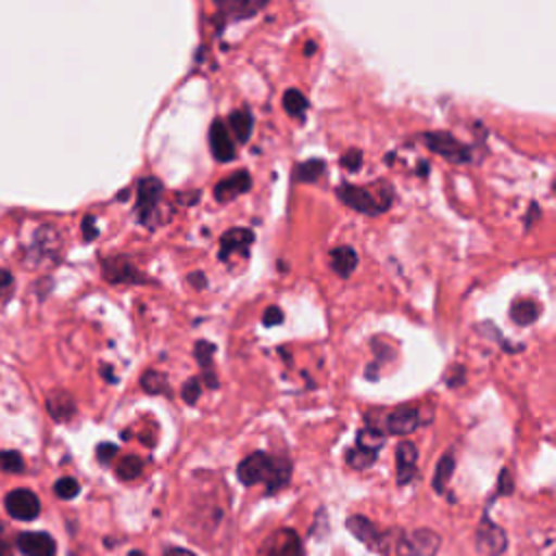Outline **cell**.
I'll use <instances>...</instances> for the list:
<instances>
[{
    "label": "cell",
    "instance_id": "cell-1",
    "mask_svg": "<svg viewBox=\"0 0 556 556\" xmlns=\"http://www.w3.org/2000/svg\"><path fill=\"white\" fill-rule=\"evenodd\" d=\"M293 476V463L285 454H269V452H252L237 463V480L243 486L263 484L265 495H276L278 491L287 489Z\"/></svg>",
    "mask_w": 556,
    "mask_h": 556
},
{
    "label": "cell",
    "instance_id": "cell-2",
    "mask_svg": "<svg viewBox=\"0 0 556 556\" xmlns=\"http://www.w3.org/2000/svg\"><path fill=\"white\" fill-rule=\"evenodd\" d=\"M382 445H384V432L367 419L365 426L356 432L354 445L345 450V465L354 471L369 469L378 460Z\"/></svg>",
    "mask_w": 556,
    "mask_h": 556
},
{
    "label": "cell",
    "instance_id": "cell-3",
    "mask_svg": "<svg viewBox=\"0 0 556 556\" xmlns=\"http://www.w3.org/2000/svg\"><path fill=\"white\" fill-rule=\"evenodd\" d=\"M489 508H491V500L486 502L480 523L476 528V549L482 556H502L508 547V536H506V530L491 519Z\"/></svg>",
    "mask_w": 556,
    "mask_h": 556
},
{
    "label": "cell",
    "instance_id": "cell-4",
    "mask_svg": "<svg viewBox=\"0 0 556 556\" xmlns=\"http://www.w3.org/2000/svg\"><path fill=\"white\" fill-rule=\"evenodd\" d=\"M441 549V534L430 528L404 532L395 541V556H437Z\"/></svg>",
    "mask_w": 556,
    "mask_h": 556
},
{
    "label": "cell",
    "instance_id": "cell-5",
    "mask_svg": "<svg viewBox=\"0 0 556 556\" xmlns=\"http://www.w3.org/2000/svg\"><path fill=\"white\" fill-rule=\"evenodd\" d=\"M258 556H304V545L293 528H278L263 541Z\"/></svg>",
    "mask_w": 556,
    "mask_h": 556
},
{
    "label": "cell",
    "instance_id": "cell-6",
    "mask_svg": "<svg viewBox=\"0 0 556 556\" xmlns=\"http://www.w3.org/2000/svg\"><path fill=\"white\" fill-rule=\"evenodd\" d=\"M345 528H348L363 545H367L369 549L380 552V554H387V543H389L387 532H382V530L376 526V521H371L369 517H365V515H350V517L345 519Z\"/></svg>",
    "mask_w": 556,
    "mask_h": 556
},
{
    "label": "cell",
    "instance_id": "cell-7",
    "mask_svg": "<svg viewBox=\"0 0 556 556\" xmlns=\"http://www.w3.org/2000/svg\"><path fill=\"white\" fill-rule=\"evenodd\" d=\"M4 508L17 521H33L41 513V502L30 489H13L4 497Z\"/></svg>",
    "mask_w": 556,
    "mask_h": 556
},
{
    "label": "cell",
    "instance_id": "cell-8",
    "mask_svg": "<svg viewBox=\"0 0 556 556\" xmlns=\"http://www.w3.org/2000/svg\"><path fill=\"white\" fill-rule=\"evenodd\" d=\"M421 426V410L417 404H404L384 417V432L391 437H404Z\"/></svg>",
    "mask_w": 556,
    "mask_h": 556
},
{
    "label": "cell",
    "instance_id": "cell-9",
    "mask_svg": "<svg viewBox=\"0 0 556 556\" xmlns=\"http://www.w3.org/2000/svg\"><path fill=\"white\" fill-rule=\"evenodd\" d=\"M424 141L432 152H437L445 159H452V161H458V163H465L469 159V148L465 143H460L456 137H452L450 132L430 130V132L424 135Z\"/></svg>",
    "mask_w": 556,
    "mask_h": 556
},
{
    "label": "cell",
    "instance_id": "cell-10",
    "mask_svg": "<svg viewBox=\"0 0 556 556\" xmlns=\"http://www.w3.org/2000/svg\"><path fill=\"white\" fill-rule=\"evenodd\" d=\"M337 195L343 204H348L350 208L358 211V213H367V215H378L382 213L387 206L382 202H378L369 191L361 189V187H354V185H341L337 189Z\"/></svg>",
    "mask_w": 556,
    "mask_h": 556
},
{
    "label": "cell",
    "instance_id": "cell-11",
    "mask_svg": "<svg viewBox=\"0 0 556 556\" xmlns=\"http://www.w3.org/2000/svg\"><path fill=\"white\" fill-rule=\"evenodd\" d=\"M417 445L413 441H400L395 447V482L406 486L417 478Z\"/></svg>",
    "mask_w": 556,
    "mask_h": 556
},
{
    "label": "cell",
    "instance_id": "cell-12",
    "mask_svg": "<svg viewBox=\"0 0 556 556\" xmlns=\"http://www.w3.org/2000/svg\"><path fill=\"white\" fill-rule=\"evenodd\" d=\"M163 185L159 178H143L137 182V213L141 222H148L152 217L156 204L161 202Z\"/></svg>",
    "mask_w": 556,
    "mask_h": 556
},
{
    "label": "cell",
    "instance_id": "cell-13",
    "mask_svg": "<svg viewBox=\"0 0 556 556\" xmlns=\"http://www.w3.org/2000/svg\"><path fill=\"white\" fill-rule=\"evenodd\" d=\"M15 547L24 556H56V543L48 532H20Z\"/></svg>",
    "mask_w": 556,
    "mask_h": 556
},
{
    "label": "cell",
    "instance_id": "cell-14",
    "mask_svg": "<svg viewBox=\"0 0 556 556\" xmlns=\"http://www.w3.org/2000/svg\"><path fill=\"white\" fill-rule=\"evenodd\" d=\"M208 143H211V152L217 161H232L235 159V143L230 137V130L226 128L224 122H213L211 130H208Z\"/></svg>",
    "mask_w": 556,
    "mask_h": 556
},
{
    "label": "cell",
    "instance_id": "cell-15",
    "mask_svg": "<svg viewBox=\"0 0 556 556\" xmlns=\"http://www.w3.org/2000/svg\"><path fill=\"white\" fill-rule=\"evenodd\" d=\"M250 174L245 169H239L226 178H222L215 189H213V195L217 202H228L241 193H245L250 189Z\"/></svg>",
    "mask_w": 556,
    "mask_h": 556
},
{
    "label": "cell",
    "instance_id": "cell-16",
    "mask_svg": "<svg viewBox=\"0 0 556 556\" xmlns=\"http://www.w3.org/2000/svg\"><path fill=\"white\" fill-rule=\"evenodd\" d=\"M102 274L106 276L109 282L132 285V282H141L143 280L139 269L135 265H130L126 258H109V261H104Z\"/></svg>",
    "mask_w": 556,
    "mask_h": 556
},
{
    "label": "cell",
    "instance_id": "cell-17",
    "mask_svg": "<svg viewBox=\"0 0 556 556\" xmlns=\"http://www.w3.org/2000/svg\"><path fill=\"white\" fill-rule=\"evenodd\" d=\"M46 408H48V415L54 419V421H70L74 415H76V402L74 397L63 391V389H56L52 393H48L46 397Z\"/></svg>",
    "mask_w": 556,
    "mask_h": 556
},
{
    "label": "cell",
    "instance_id": "cell-18",
    "mask_svg": "<svg viewBox=\"0 0 556 556\" xmlns=\"http://www.w3.org/2000/svg\"><path fill=\"white\" fill-rule=\"evenodd\" d=\"M56 250H59L56 232L46 226V228H39V230L35 232L33 245L28 248V258H35V261L54 258V256H56Z\"/></svg>",
    "mask_w": 556,
    "mask_h": 556
},
{
    "label": "cell",
    "instance_id": "cell-19",
    "mask_svg": "<svg viewBox=\"0 0 556 556\" xmlns=\"http://www.w3.org/2000/svg\"><path fill=\"white\" fill-rule=\"evenodd\" d=\"M213 354H215V345H213V343H208V341H204V339L195 341V345H193V356H195V361H198V365H200V369H202V380H204V384H206L208 389H217V387H219L217 374H215V369H213Z\"/></svg>",
    "mask_w": 556,
    "mask_h": 556
},
{
    "label": "cell",
    "instance_id": "cell-20",
    "mask_svg": "<svg viewBox=\"0 0 556 556\" xmlns=\"http://www.w3.org/2000/svg\"><path fill=\"white\" fill-rule=\"evenodd\" d=\"M254 235L248 228H232L219 239V258H228L232 252L245 250L252 243Z\"/></svg>",
    "mask_w": 556,
    "mask_h": 556
},
{
    "label": "cell",
    "instance_id": "cell-21",
    "mask_svg": "<svg viewBox=\"0 0 556 556\" xmlns=\"http://www.w3.org/2000/svg\"><path fill=\"white\" fill-rule=\"evenodd\" d=\"M454 467H456V454H454V450H445L441 454V458L437 460L434 476H432V489L437 493H445V489L454 476Z\"/></svg>",
    "mask_w": 556,
    "mask_h": 556
},
{
    "label": "cell",
    "instance_id": "cell-22",
    "mask_svg": "<svg viewBox=\"0 0 556 556\" xmlns=\"http://www.w3.org/2000/svg\"><path fill=\"white\" fill-rule=\"evenodd\" d=\"M267 0H217V7H219V13L230 20H239V17H248L252 13H256Z\"/></svg>",
    "mask_w": 556,
    "mask_h": 556
},
{
    "label": "cell",
    "instance_id": "cell-23",
    "mask_svg": "<svg viewBox=\"0 0 556 556\" xmlns=\"http://www.w3.org/2000/svg\"><path fill=\"white\" fill-rule=\"evenodd\" d=\"M330 263H332V269L339 276L348 278L354 271V267L358 263V256H356V252L350 245H339V248L330 250Z\"/></svg>",
    "mask_w": 556,
    "mask_h": 556
},
{
    "label": "cell",
    "instance_id": "cell-24",
    "mask_svg": "<svg viewBox=\"0 0 556 556\" xmlns=\"http://www.w3.org/2000/svg\"><path fill=\"white\" fill-rule=\"evenodd\" d=\"M252 126H254V119H252V115H250L248 109H237V111H232L230 117H228V130H230V132L237 137V141H241V143H245V141L250 139Z\"/></svg>",
    "mask_w": 556,
    "mask_h": 556
},
{
    "label": "cell",
    "instance_id": "cell-25",
    "mask_svg": "<svg viewBox=\"0 0 556 556\" xmlns=\"http://www.w3.org/2000/svg\"><path fill=\"white\" fill-rule=\"evenodd\" d=\"M139 384H141V389H143L146 393H150V395H167V397H172L167 376L161 374V371H156V369L143 371Z\"/></svg>",
    "mask_w": 556,
    "mask_h": 556
},
{
    "label": "cell",
    "instance_id": "cell-26",
    "mask_svg": "<svg viewBox=\"0 0 556 556\" xmlns=\"http://www.w3.org/2000/svg\"><path fill=\"white\" fill-rule=\"evenodd\" d=\"M539 317V304L534 300H515L510 306V319L517 326H530Z\"/></svg>",
    "mask_w": 556,
    "mask_h": 556
},
{
    "label": "cell",
    "instance_id": "cell-27",
    "mask_svg": "<svg viewBox=\"0 0 556 556\" xmlns=\"http://www.w3.org/2000/svg\"><path fill=\"white\" fill-rule=\"evenodd\" d=\"M141 471H143V460L137 454H126L115 465V476L124 482L137 480L141 476Z\"/></svg>",
    "mask_w": 556,
    "mask_h": 556
},
{
    "label": "cell",
    "instance_id": "cell-28",
    "mask_svg": "<svg viewBox=\"0 0 556 556\" xmlns=\"http://www.w3.org/2000/svg\"><path fill=\"white\" fill-rule=\"evenodd\" d=\"M324 169H326L324 161H319V159H311V161H304L302 165H298V169H295V178H298L300 182H315V180H319V178H321Z\"/></svg>",
    "mask_w": 556,
    "mask_h": 556
},
{
    "label": "cell",
    "instance_id": "cell-29",
    "mask_svg": "<svg viewBox=\"0 0 556 556\" xmlns=\"http://www.w3.org/2000/svg\"><path fill=\"white\" fill-rule=\"evenodd\" d=\"M282 106H285V111L289 115H293V117L298 115L300 117L304 113V109H306V98L298 89H287L285 96H282Z\"/></svg>",
    "mask_w": 556,
    "mask_h": 556
},
{
    "label": "cell",
    "instance_id": "cell-30",
    "mask_svg": "<svg viewBox=\"0 0 556 556\" xmlns=\"http://www.w3.org/2000/svg\"><path fill=\"white\" fill-rule=\"evenodd\" d=\"M24 458L17 450H0V469L7 473H22L24 471Z\"/></svg>",
    "mask_w": 556,
    "mask_h": 556
},
{
    "label": "cell",
    "instance_id": "cell-31",
    "mask_svg": "<svg viewBox=\"0 0 556 556\" xmlns=\"http://www.w3.org/2000/svg\"><path fill=\"white\" fill-rule=\"evenodd\" d=\"M54 493L61 500H74L80 493V482L72 476H63L54 482Z\"/></svg>",
    "mask_w": 556,
    "mask_h": 556
},
{
    "label": "cell",
    "instance_id": "cell-32",
    "mask_svg": "<svg viewBox=\"0 0 556 556\" xmlns=\"http://www.w3.org/2000/svg\"><path fill=\"white\" fill-rule=\"evenodd\" d=\"M200 395H202V382H200V378H187L185 382H182V387H180V397H182V402L187 404V406H193L198 400H200Z\"/></svg>",
    "mask_w": 556,
    "mask_h": 556
},
{
    "label": "cell",
    "instance_id": "cell-33",
    "mask_svg": "<svg viewBox=\"0 0 556 556\" xmlns=\"http://www.w3.org/2000/svg\"><path fill=\"white\" fill-rule=\"evenodd\" d=\"M515 491V478H513V471L510 467H502L500 469V476H497V489H495V495H510Z\"/></svg>",
    "mask_w": 556,
    "mask_h": 556
},
{
    "label": "cell",
    "instance_id": "cell-34",
    "mask_svg": "<svg viewBox=\"0 0 556 556\" xmlns=\"http://www.w3.org/2000/svg\"><path fill=\"white\" fill-rule=\"evenodd\" d=\"M115 456H117V445H115V443H109V441L98 443V447H96V458H98L100 465H109Z\"/></svg>",
    "mask_w": 556,
    "mask_h": 556
},
{
    "label": "cell",
    "instance_id": "cell-35",
    "mask_svg": "<svg viewBox=\"0 0 556 556\" xmlns=\"http://www.w3.org/2000/svg\"><path fill=\"white\" fill-rule=\"evenodd\" d=\"M361 163H363V152H361V150H348V152L341 156V165H343L345 169H350V172H358Z\"/></svg>",
    "mask_w": 556,
    "mask_h": 556
},
{
    "label": "cell",
    "instance_id": "cell-36",
    "mask_svg": "<svg viewBox=\"0 0 556 556\" xmlns=\"http://www.w3.org/2000/svg\"><path fill=\"white\" fill-rule=\"evenodd\" d=\"M280 321H282V311H280L278 306H267L265 313H263V324H265L267 328H271V326H276V324H280Z\"/></svg>",
    "mask_w": 556,
    "mask_h": 556
},
{
    "label": "cell",
    "instance_id": "cell-37",
    "mask_svg": "<svg viewBox=\"0 0 556 556\" xmlns=\"http://www.w3.org/2000/svg\"><path fill=\"white\" fill-rule=\"evenodd\" d=\"M13 291V276L7 269H0V300L9 298Z\"/></svg>",
    "mask_w": 556,
    "mask_h": 556
},
{
    "label": "cell",
    "instance_id": "cell-38",
    "mask_svg": "<svg viewBox=\"0 0 556 556\" xmlns=\"http://www.w3.org/2000/svg\"><path fill=\"white\" fill-rule=\"evenodd\" d=\"M13 554H15V545L7 536L4 526H0V556H13Z\"/></svg>",
    "mask_w": 556,
    "mask_h": 556
},
{
    "label": "cell",
    "instance_id": "cell-39",
    "mask_svg": "<svg viewBox=\"0 0 556 556\" xmlns=\"http://www.w3.org/2000/svg\"><path fill=\"white\" fill-rule=\"evenodd\" d=\"M83 232H85V239H93V237L98 235V230H96V219H93V215H87V217L83 219Z\"/></svg>",
    "mask_w": 556,
    "mask_h": 556
},
{
    "label": "cell",
    "instance_id": "cell-40",
    "mask_svg": "<svg viewBox=\"0 0 556 556\" xmlns=\"http://www.w3.org/2000/svg\"><path fill=\"white\" fill-rule=\"evenodd\" d=\"M463 380H465V369L460 365H456V376L447 378V387H458V384H463Z\"/></svg>",
    "mask_w": 556,
    "mask_h": 556
},
{
    "label": "cell",
    "instance_id": "cell-41",
    "mask_svg": "<svg viewBox=\"0 0 556 556\" xmlns=\"http://www.w3.org/2000/svg\"><path fill=\"white\" fill-rule=\"evenodd\" d=\"M163 556H195V554L187 547H169L163 552Z\"/></svg>",
    "mask_w": 556,
    "mask_h": 556
},
{
    "label": "cell",
    "instance_id": "cell-42",
    "mask_svg": "<svg viewBox=\"0 0 556 556\" xmlns=\"http://www.w3.org/2000/svg\"><path fill=\"white\" fill-rule=\"evenodd\" d=\"M189 282H191L195 289H202V287H206V278H204V274H200V271L191 274V276H189Z\"/></svg>",
    "mask_w": 556,
    "mask_h": 556
},
{
    "label": "cell",
    "instance_id": "cell-43",
    "mask_svg": "<svg viewBox=\"0 0 556 556\" xmlns=\"http://www.w3.org/2000/svg\"><path fill=\"white\" fill-rule=\"evenodd\" d=\"M102 378H106V382H109V384H115V382H117V376L113 374V369H111L109 365H104V367H102Z\"/></svg>",
    "mask_w": 556,
    "mask_h": 556
},
{
    "label": "cell",
    "instance_id": "cell-44",
    "mask_svg": "<svg viewBox=\"0 0 556 556\" xmlns=\"http://www.w3.org/2000/svg\"><path fill=\"white\" fill-rule=\"evenodd\" d=\"M128 556H146V554H143L141 549H130V552H128Z\"/></svg>",
    "mask_w": 556,
    "mask_h": 556
},
{
    "label": "cell",
    "instance_id": "cell-45",
    "mask_svg": "<svg viewBox=\"0 0 556 556\" xmlns=\"http://www.w3.org/2000/svg\"><path fill=\"white\" fill-rule=\"evenodd\" d=\"M313 50H315V46H311V43H308V46H306V50H304V52H306V54H311V52H313Z\"/></svg>",
    "mask_w": 556,
    "mask_h": 556
},
{
    "label": "cell",
    "instance_id": "cell-46",
    "mask_svg": "<svg viewBox=\"0 0 556 556\" xmlns=\"http://www.w3.org/2000/svg\"><path fill=\"white\" fill-rule=\"evenodd\" d=\"M70 556H74V554H70Z\"/></svg>",
    "mask_w": 556,
    "mask_h": 556
}]
</instances>
